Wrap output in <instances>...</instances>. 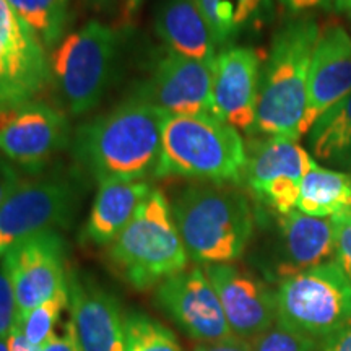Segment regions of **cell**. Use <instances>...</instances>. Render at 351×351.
<instances>
[{
  "label": "cell",
  "instance_id": "cell-20",
  "mask_svg": "<svg viewBox=\"0 0 351 351\" xmlns=\"http://www.w3.org/2000/svg\"><path fill=\"white\" fill-rule=\"evenodd\" d=\"M153 191L147 181H106L98 184L83 239L109 245L129 225L142 202Z\"/></svg>",
  "mask_w": 351,
  "mask_h": 351
},
{
  "label": "cell",
  "instance_id": "cell-12",
  "mask_svg": "<svg viewBox=\"0 0 351 351\" xmlns=\"http://www.w3.org/2000/svg\"><path fill=\"white\" fill-rule=\"evenodd\" d=\"M155 300L189 339L207 343L232 337L217 291L200 267L163 280L156 287Z\"/></svg>",
  "mask_w": 351,
  "mask_h": 351
},
{
  "label": "cell",
  "instance_id": "cell-2",
  "mask_svg": "<svg viewBox=\"0 0 351 351\" xmlns=\"http://www.w3.org/2000/svg\"><path fill=\"white\" fill-rule=\"evenodd\" d=\"M319 34L317 20L311 15L291 16L276 29L262 64L254 132L265 137H302L309 70Z\"/></svg>",
  "mask_w": 351,
  "mask_h": 351
},
{
  "label": "cell",
  "instance_id": "cell-15",
  "mask_svg": "<svg viewBox=\"0 0 351 351\" xmlns=\"http://www.w3.org/2000/svg\"><path fill=\"white\" fill-rule=\"evenodd\" d=\"M225 311L232 335L256 340L276 324V296L263 280L234 263L204 267Z\"/></svg>",
  "mask_w": 351,
  "mask_h": 351
},
{
  "label": "cell",
  "instance_id": "cell-17",
  "mask_svg": "<svg viewBox=\"0 0 351 351\" xmlns=\"http://www.w3.org/2000/svg\"><path fill=\"white\" fill-rule=\"evenodd\" d=\"M351 95V34L330 25L319 34L307 83V108L301 125L306 135L327 109Z\"/></svg>",
  "mask_w": 351,
  "mask_h": 351
},
{
  "label": "cell",
  "instance_id": "cell-22",
  "mask_svg": "<svg viewBox=\"0 0 351 351\" xmlns=\"http://www.w3.org/2000/svg\"><path fill=\"white\" fill-rule=\"evenodd\" d=\"M219 49L261 34L274 20V0H197Z\"/></svg>",
  "mask_w": 351,
  "mask_h": 351
},
{
  "label": "cell",
  "instance_id": "cell-5",
  "mask_svg": "<svg viewBox=\"0 0 351 351\" xmlns=\"http://www.w3.org/2000/svg\"><path fill=\"white\" fill-rule=\"evenodd\" d=\"M108 258L117 274L140 291L187 269V251L163 192L153 189L147 195L129 225L109 244Z\"/></svg>",
  "mask_w": 351,
  "mask_h": 351
},
{
  "label": "cell",
  "instance_id": "cell-1",
  "mask_svg": "<svg viewBox=\"0 0 351 351\" xmlns=\"http://www.w3.org/2000/svg\"><path fill=\"white\" fill-rule=\"evenodd\" d=\"M168 114L132 98L93 117L75 132L73 155L93 179L145 181L155 176Z\"/></svg>",
  "mask_w": 351,
  "mask_h": 351
},
{
  "label": "cell",
  "instance_id": "cell-10",
  "mask_svg": "<svg viewBox=\"0 0 351 351\" xmlns=\"http://www.w3.org/2000/svg\"><path fill=\"white\" fill-rule=\"evenodd\" d=\"M247 150L244 184L258 204L287 215L296 210L304 176L314 168L315 160L298 140L265 137L251 142Z\"/></svg>",
  "mask_w": 351,
  "mask_h": 351
},
{
  "label": "cell",
  "instance_id": "cell-29",
  "mask_svg": "<svg viewBox=\"0 0 351 351\" xmlns=\"http://www.w3.org/2000/svg\"><path fill=\"white\" fill-rule=\"evenodd\" d=\"M335 226L337 262L351 280V210L332 217Z\"/></svg>",
  "mask_w": 351,
  "mask_h": 351
},
{
  "label": "cell",
  "instance_id": "cell-13",
  "mask_svg": "<svg viewBox=\"0 0 351 351\" xmlns=\"http://www.w3.org/2000/svg\"><path fill=\"white\" fill-rule=\"evenodd\" d=\"M47 82V49L7 0H0V104L32 101Z\"/></svg>",
  "mask_w": 351,
  "mask_h": 351
},
{
  "label": "cell",
  "instance_id": "cell-8",
  "mask_svg": "<svg viewBox=\"0 0 351 351\" xmlns=\"http://www.w3.org/2000/svg\"><path fill=\"white\" fill-rule=\"evenodd\" d=\"M80 194L64 178L25 181L0 207V261L25 239L70 225Z\"/></svg>",
  "mask_w": 351,
  "mask_h": 351
},
{
  "label": "cell",
  "instance_id": "cell-11",
  "mask_svg": "<svg viewBox=\"0 0 351 351\" xmlns=\"http://www.w3.org/2000/svg\"><path fill=\"white\" fill-rule=\"evenodd\" d=\"M0 263L10 278L16 319L69 287L65 245L57 231H46L16 244Z\"/></svg>",
  "mask_w": 351,
  "mask_h": 351
},
{
  "label": "cell",
  "instance_id": "cell-3",
  "mask_svg": "<svg viewBox=\"0 0 351 351\" xmlns=\"http://www.w3.org/2000/svg\"><path fill=\"white\" fill-rule=\"evenodd\" d=\"M171 210L189 258L204 267L238 261L256 230L251 202L234 184H192Z\"/></svg>",
  "mask_w": 351,
  "mask_h": 351
},
{
  "label": "cell",
  "instance_id": "cell-16",
  "mask_svg": "<svg viewBox=\"0 0 351 351\" xmlns=\"http://www.w3.org/2000/svg\"><path fill=\"white\" fill-rule=\"evenodd\" d=\"M265 56L249 46H232L218 52L215 60V112L236 130H256L258 85Z\"/></svg>",
  "mask_w": 351,
  "mask_h": 351
},
{
  "label": "cell",
  "instance_id": "cell-31",
  "mask_svg": "<svg viewBox=\"0 0 351 351\" xmlns=\"http://www.w3.org/2000/svg\"><path fill=\"white\" fill-rule=\"evenodd\" d=\"M23 182L25 179L21 178L19 169L0 155V207Z\"/></svg>",
  "mask_w": 351,
  "mask_h": 351
},
{
  "label": "cell",
  "instance_id": "cell-25",
  "mask_svg": "<svg viewBox=\"0 0 351 351\" xmlns=\"http://www.w3.org/2000/svg\"><path fill=\"white\" fill-rule=\"evenodd\" d=\"M13 12L32 28L46 49H54L65 36L72 0H7Z\"/></svg>",
  "mask_w": 351,
  "mask_h": 351
},
{
  "label": "cell",
  "instance_id": "cell-7",
  "mask_svg": "<svg viewBox=\"0 0 351 351\" xmlns=\"http://www.w3.org/2000/svg\"><path fill=\"white\" fill-rule=\"evenodd\" d=\"M275 296L276 322L315 343L351 324V280L337 258L283 278Z\"/></svg>",
  "mask_w": 351,
  "mask_h": 351
},
{
  "label": "cell",
  "instance_id": "cell-9",
  "mask_svg": "<svg viewBox=\"0 0 351 351\" xmlns=\"http://www.w3.org/2000/svg\"><path fill=\"white\" fill-rule=\"evenodd\" d=\"M70 140L67 116L41 101L0 104V155L26 171L43 169Z\"/></svg>",
  "mask_w": 351,
  "mask_h": 351
},
{
  "label": "cell",
  "instance_id": "cell-36",
  "mask_svg": "<svg viewBox=\"0 0 351 351\" xmlns=\"http://www.w3.org/2000/svg\"><path fill=\"white\" fill-rule=\"evenodd\" d=\"M7 343L8 351H41L39 346L29 343V341L26 340V337L16 326H13L10 333H8Z\"/></svg>",
  "mask_w": 351,
  "mask_h": 351
},
{
  "label": "cell",
  "instance_id": "cell-40",
  "mask_svg": "<svg viewBox=\"0 0 351 351\" xmlns=\"http://www.w3.org/2000/svg\"><path fill=\"white\" fill-rule=\"evenodd\" d=\"M0 351H8L7 339H0Z\"/></svg>",
  "mask_w": 351,
  "mask_h": 351
},
{
  "label": "cell",
  "instance_id": "cell-27",
  "mask_svg": "<svg viewBox=\"0 0 351 351\" xmlns=\"http://www.w3.org/2000/svg\"><path fill=\"white\" fill-rule=\"evenodd\" d=\"M70 304L69 296V287L60 289L56 296L47 300L43 304L29 311L28 314L21 315L16 319L15 326L20 328L21 333L26 337L29 343L41 346L46 343L47 340L54 335V328L59 322L60 314L65 311Z\"/></svg>",
  "mask_w": 351,
  "mask_h": 351
},
{
  "label": "cell",
  "instance_id": "cell-26",
  "mask_svg": "<svg viewBox=\"0 0 351 351\" xmlns=\"http://www.w3.org/2000/svg\"><path fill=\"white\" fill-rule=\"evenodd\" d=\"M127 351H184L174 332L142 313L125 314Z\"/></svg>",
  "mask_w": 351,
  "mask_h": 351
},
{
  "label": "cell",
  "instance_id": "cell-30",
  "mask_svg": "<svg viewBox=\"0 0 351 351\" xmlns=\"http://www.w3.org/2000/svg\"><path fill=\"white\" fill-rule=\"evenodd\" d=\"M16 322V301L10 278L0 263V339H7Z\"/></svg>",
  "mask_w": 351,
  "mask_h": 351
},
{
  "label": "cell",
  "instance_id": "cell-32",
  "mask_svg": "<svg viewBox=\"0 0 351 351\" xmlns=\"http://www.w3.org/2000/svg\"><path fill=\"white\" fill-rule=\"evenodd\" d=\"M41 351H82L72 319L65 324L60 335L54 333V335L41 346Z\"/></svg>",
  "mask_w": 351,
  "mask_h": 351
},
{
  "label": "cell",
  "instance_id": "cell-41",
  "mask_svg": "<svg viewBox=\"0 0 351 351\" xmlns=\"http://www.w3.org/2000/svg\"><path fill=\"white\" fill-rule=\"evenodd\" d=\"M346 15H348V20H350V28H351V12H350V13H346Z\"/></svg>",
  "mask_w": 351,
  "mask_h": 351
},
{
  "label": "cell",
  "instance_id": "cell-14",
  "mask_svg": "<svg viewBox=\"0 0 351 351\" xmlns=\"http://www.w3.org/2000/svg\"><path fill=\"white\" fill-rule=\"evenodd\" d=\"M213 75L215 62L168 51L135 98L147 101L168 116H217Z\"/></svg>",
  "mask_w": 351,
  "mask_h": 351
},
{
  "label": "cell",
  "instance_id": "cell-28",
  "mask_svg": "<svg viewBox=\"0 0 351 351\" xmlns=\"http://www.w3.org/2000/svg\"><path fill=\"white\" fill-rule=\"evenodd\" d=\"M252 346L254 351H319V343L314 340L289 330L278 322L252 340Z\"/></svg>",
  "mask_w": 351,
  "mask_h": 351
},
{
  "label": "cell",
  "instance_id": "cell-4",
  "mask_svg": "<svg viewBox=\"0 0 351 351\" xmlns=\"http://www.w3.org/2000/svg\"><path fill=\"white\" fill-rule=\"evenodd\" d=\"M247 150L239 130L217 116H166L156 178L234 184L245 179Z\"/></svg>",
  "mask_w": 351,
  "mask_h": 351
},
{
  "label": "cell",
  "instance_id": "cell-34",
  "mask_svg": "<svg viewBox=\"0 0 351 351\" xmlns=\"http://www.w3.org/2000/svg\"><path fill=\"white\" fill-rule=\"evenodd\" d=\"M278 3L291 16L307 15V12L314 10V8L330 10V0H278Z\"/></svg>",
  "mask_w": 351,
  "mask_h": 351
},
{
  "label": "cell",
  "instance_id": "cell-37",
  "mask_svg": "<svg viewBox=\"0 0 351 351\" xmlns=\"http://www.w3.org/2000/svg\"><path fill=\"white\" fill-rule=\"evenodd\" d=\"M145 0H125V7H124V15L127 19H134L135 15L140 12Z\"/></svg>",
  "mask_w": 351,
  "mask_h": 351
},
{
  "label": "cell",
  "instance_id": "cell-42",
  "mask_svg": "<svg viewBox=\"0 0 351 351\" xmlns=\"http://www.w3.org/2000/svg\"><path fill=\"white\" fill-rule=\"evenodd\" d=\"M350 174H351V173H350Z\"/></svg>",
  "mask_w": 351,
  "mask_h": 351
},
{
  "label": "cell",
  "instance_id": "cell-18",
  "mask_svg": "<svg viewBox=\"0 0 351 351\" xmlns=\"http://www.w3.org/2000/svg\"><path fill=\"white\" fill-rule=\"evenodd\" d=\"M70 319L82 351H127L125 314L106 289L69 274Z\"/></svg>",
  "mask_w": 351,
  "mask_h": 351
},
{
  "label": "cell",
  "instance_id": "cell-19",
  "mask_svg": "<svg viewBox=\"0 0 351 351\" xmlns=\"http://www.w3.org/2000/svg\"><path fill=\"white\" fill-rule=\"evenodd\" d=\"M335 226L332 218L311 217L293 210L276 221L274 275L283 278L335 261Z\"/></svg>",
  "mask_w": 351,
  "mask_h": 351
},
{
  "label": "cell",
  "instance_id": "cell-39",
  "mask_svg": "<svg viewBox=\"0 0 351 351\" xmlns=\"http://www.w3.org/2000/svg\"><path fill=\"white\" fill-rule=\"evenodd\" d=\"M88 3H90L91 7L96 8V10H111L116 5V0H88Z\"/></svg>",
  "mask_w": 351,
  "mask_h": 351
},
{
  "label": "cell",
  "instance_id": "cell-23",
  "mask_svg": "<svg viewBox=\"0 0 351 351\" xmlns=\"http://www.w3.org/2000/svg\"><path fill=\"white\" fill-rule=\"evenodd\" d=\"M306 135L315 161L351 173V95L327 109Z\"/></svg>",
  "mask_w": 351,
  "mask_h": 351
},
{
  "label": "cell",
  "instance_id": "cell-24",
  "mask_svg": "<svg viewBox=\"0 0 351 351\" xmlns=\"http://www.w3.org/2000/svg\"><path fill=\"white\" fill-rule=\"evenodd\" d=\"M296 210L319 218L351 210V174L315 165L302 179Z\"/></svg>",
  "mask_w": 351,
  "mask_h": 351
},
{
  "label": "cell",
  "instance_id": "cell-38",
  "mask_svg": "<svg viewBox=\"0 0 351 351\" xmlns=\"http://www.w3.org/2000/svg\"><path fill=\"white\" fill-rule=\"evenodd\" d=\"M330 10L339 13H350L351 0H330Z\"/></svg>",
  "mask_w": 351,
  "mask_h": 351
},
{
  "label": "cell",
  "instance_id": "cell-35",
  "mask_svg": "<svg viewBox=\"0 0 351 351\" xmlns=\"http://www.w3.org/2000/svg\"><path fill=\"white\" fill-rule=\"evenodd\" d=\"M319 351H351V324L320 341Z\"/></svg>",
  "mask_w": 351,
  "mask_h": 351
},
{
  "label": "cell",
  "instance_id": "cell-21",
  "mask_svg": "<svg viewBox=\"0 0 351 351\" xmlns=\"http://www.w3.org/2000/svg\"><path fill=\"white\" fill-rule=\"evenodd\" d=\"M155 28L169 52L207 62L217 59L218 46L197 0H163Z\"/></svg>",
  "mask_w": 351,
  "mask_h": 351
},
{
  "label": "cell",
  "instance_id": "cell-33",
  "mask_svg": "<svg viewBox=\"0 0 351 351\" xmlns=\"http://www.w3.org/2000/svg\"><path fill=\"white\" fill-rule=\"evenodd\" d=\"M194 351H254V346L252 341L232 335L225 340L199 343Z\"/></svg>",
  "mask_w": 351,
  "mask_h": 351
},
{
  "label": "cell",
  "instance_id": "cell-6",
  "mask_svg": "<svg viewBox=\"0 0 351 351\" xmlns=\"http://www.w3.org/2000/svg\"><path fill=\"white\" fill-rule=\"evenodd\" d=\"M121 54V33L90 21L65 34L49 56L51 83L73 116L91 111L106 95Z\"/></svg>",
  "mask_w": 351,
  "mask_h": 351
}]
</instances>
